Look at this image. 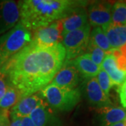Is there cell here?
I'll use <instances>...</instances> for the list:
<instances>
[{"label":"cell","instance_id":"obj_1","mask_svg":"<svg viewBox=\"0 0 126 126\" xmlns=\"http://www.w3.org/2000/svg\"><path fill=\"white\" fill-rule=\"evenodd\" d=\"M65 56L62 43L44 46L31 41L0 67V73L22 99L49 84L63 67Z\"/></svg>","mask_w":126,"mask_h":126},{"label":"cell","instance_id":"obj_2","mask_svg":"<svg viewBox=\"0 0 126 126\" xmlns=\"http://www.w3.org/2000/svg\"><path fill=\"white\" fill-rule=\"evenodd\" d=\"M74 0H25L18 2L20 23L30 31L65 18L72 9L85 4Z\"/></svg>","mask_w":126,"mask_h":126},{"label":"cell","instance_id":"obj_3","mask_svg":"<svg viewBox=\"0 0 126 126\" xmlns=\"http://www.w3.org/2000/svg\"><path fill=\"white\" fill-rule=\"evenodd\" d=\"M32 40V34L20 21L0 37V67Z\"/></svg>","mask_w":126,"mask_h":126},{"label":"cell","instance_id":"obj_4","mask_svg":"<svg viewBox=\"0 0 126 126\" xmlns=\"http://www.w3.org/2000/svg\"><path fill=\"white\" fill-rule=\"evenodd\" d=\"M50 108L58 111H69L74 108L81 99L79 88L68 89L50 83L39 91Z\"/></svg>","mask_w":126,"mask_h":126},{"label":"cell","instance_id":"obj_5","mask_svg":"<svg viewBox=\"0 0 126 126\" xmlns=\"http://www.w3.org/2000/svg\"><path fill=\"white\" fill-rule=\"evenodd\" d=\"M90 31L91 26L88 23L80 29L63 34L62 44L66 53L64 63L71 62L86 53L90 40Z\"/></svg>","mask_w":126,"mask_h":126},{"label":"cell","instance_id":"obj_6","mask_svg":"<svg viewBox=\"0 0 126 126\" xmlns=\"http://www.w3.org/2000/svg\"><path fill=\"white\" fill-rule=\"evenodd\" d=\"M33 32L32 41L39 45L50 46L60 43L63 40V27L60 20Z\"/></svg>","mask_w":126,"mask_h":126},{"label":"cell","instance_id":"obj_7","mask_svg":"<svg viewBox=\"0 0 126 126\" xmlns=\"http://www.w3.org/2000/svg\"><path fill=\"white\" fill-rule=\"evenodd\" d=\"M112 4L107 1H94L87 10L88 23L90 26L103 27L111 23Z\"/></svg>","mask_w":126,"mask_h":126},{"label":"cell","instance_id":"obj_8","mask_svg":"<svg viewBox=\"0 0 126 126\" xmlns=\"http://www.w3.org/2000/svg\"><path fill=\"white\" fill-rule=\"evenodd\" d=\"M19 20L18 3L11 0H0V34L12 29Z\"/></svg>","mask_w":126,"mask_h":126},{"label":"cell","instance_id":"obj_9","mask_svg":"<svg viewBox=\"0 0 126 126\" xmlns=\"http://www.w3.org/2000/svg\"><path fill=\"white\" fill-rule=\"evenodd\" d=\"M84 93L88 103L93 107L100 109L113 106L110 98L101 89L96 77L87 79L84 86Z\"/></svg>","mask_w":126,"mask_h":126},{"label":"cell","instance_id":"obj_10","mask_svg":"<svg viewBox=\"0 0 126 126\" xmlns=\"http://www.w3.org/2000/svg\"><path fill=\"white\" fill-rule=\"evenodd\" d=\"M80 81V74L71 62L64 63L63 67L55 74L50 83L60 88L74 89Z\"/></svg>","mask_w":126,"mask_h":126},{"label":"cell","instance_id":"obj_11","mask_svg":"<svg viewBox=\"0 0 126 126\" xmlns=\"http://www.w3.org/2000/svg\"><path fill=\"white\" fill-rule=\"evenodd\" d=\"M45 102L41 94L35 93L20 99L16 104L11 108L10 111L11 118H23L30 116L35 109Z\"/></svg>","mask_w":126,"mask_h":126},{"label":"cell","instance_id":"obj_12","mask_svg":"<svg viewBox=\"0 0 126 126\" xmlns=\"http://www.w3.org/2000/svg\"><path fill=\"white\" fill-rule=\"evenodd\" d=\"M86 4L87 2L78 6L72 9L65 18L60 20L63 27V34L80 29L89 23L86 9Z\"/></svg>","mask_w":126,"mask_h":126},{"label":"cell","instance_id":"obj_13","mask_svg":"<svg viewBox=\"0 0 126 126\" xmlns=\"http://www.w3.org/2000/svg\"><path fill=\"white\" fill-rule=\"evenodd\" d=\"M29 117L35 126H63V122L55 114L54 110L46 102L35 109Z\"/></svg>","mask_w":126,"mask_h":126},{"label":"cell","instance_id":"obj_14","mask_svg":"<svg viewBox=\"0 0 126 126\" xmlns=\"http://www.w3.org/2000/svg\"><path fill=\"white\" fill-rule=\"evenodd\" d=\"M126 120V110L120 107L97 109L96 121L98 126H112Z\"/></svg>","mask_w":126,"mask_h":126},{"label":"cell","instance_id":"obj_15","mask_svg":"<svg viewBox=\"0 0 126 126\" xmlns=\"http://www.w3.org/2000/svg\"><path fill=\"white\" fill-rule=\"evenodd\" d=\"M108 39L113 49H119L126 44V25H115L112 23L101 27Z\"/></svg>","mask_w":126,"mask_h":126},{"label":"cell","instance_id":"obj_16","mask_svg":"<svg viewBox=\"0 0 126 126\" xmlns=\"http://www.w3.org/2000/svg\"><path fill=\"white\" fill-rule=\"evenodd\" d=\"M71 63L78 70L80 76L86 79L96 77L101 69V67L97 65L86 53L77 57Z\"/></svg>","mask_w":126,"mask_h":126},{"label":"cell","instance_id":"obj_17","mask_svg":"<svg viewBox=\"0 0 126 126\" xmlns=\"http://www.w3.org/2000/svg\"><path fill=\"white\" fill-rule=\"evenodd\" d=\"M101 68L104 69L110 77L113 85L121 86L126 79V72L118 69L116 59L111 54V50L106 53Z\"/></svg>","mask_w":126,"mask_h":126},{"label":"cell","instance_id":"obj_18","mask_svg":"<svg viewBox=\"0 0 126 126\" xmlns=\"http://www.w3.org/2000/svg\"><path fill=\"white\" fill-rule=\"evenodd\" d=\"M90 41L106 53L111 50L108 39L100 27H94L93 30L90 31Z\"/></svg>","mask_w":126,"mask_h":126},{"label":"cell","instance_id":"obj_19","mask_svg":"<svg viewBox=\"0 0 126 126\" xmlns=\"http://www.w3.org/2000/svg\"><path fill=\"white\" fill-rule=\"evenodd\" d=\"M20 99L21 96L19 91L9 83L6 93L0 101V109L9 110L16 104Z\"/></svg>","mask_w":126,"mask_h":126},{"label":"cell","instance_id":"obj_20","mask_svg":"<svg viewBox=\"0 0 126 126\" xmlns=\"http://www.w3.org/2000/svg\"><path fill=\"white\" fill-rule=\"evenodd\" d=\"M111 22L115 25H126V1H116L112 5Z\"/></svg>","mask_w":126,"mask_h":126},{"label":"cell","instance_id":"obj_21","mask_svg":"<svg viewBox=\"0 0 126 126\" xmlns=\"http://www.w3.org/2000/svg\"><path fill=\"white\" fill-rule=\"evenodd\" d=\"M86 54L90 56V59L94 62L97 65L101 67L103 60L106 56V52L100 49L97 46L93 44L90 40L86 51Z\"/></svg>","mask_w":126,"mask_h":126},{"label":"cell","instance_id":"obj_22","mask_svg":"<svg viewBox=\"0 0 126 126\" xmlns=\"http://www.w3.org/2000/svg\"><path fill=\"white\" fill-rule=\"evenodd\" d=\"M97 77H96V78H97V82L99 83L101 89L103 90L104 94L109 97L110 90L113 87V86H114L113 84L110 77H109L107 72H105L104 69H102V68H101V69H100V71L98 73Z\"/></svg>","mask_w":126,"mask_h":126},{"label":"cell","instance_id":"obj_23","mask_svg":"<svg viewBox=\"0 0 126 126\" xmlns=\"http://www.w3.org/2000/svg\"><path fill=\"white\" fill-rule=\"evenodd\" d=\"M9 110L0 109V126H10L11 121L9 120Z\"/></svg>","mask_w":126,"mask_h":126},{"label":"cell","instance_id":"obj_24","mask_svg":"<svg viewBox=\"0 0 126 126\" xmlns=\"http://www.w3.org/2000/svg\"><path fill=\"white\" fill-rule=\"evenodd\" d=\"M9 86V82L6 77L4 74L0 73V101L4 97Z\"/></svg>","mask_w":126,"mask_h":126},{"label":"cell","instance_id":"obj_25","mask_svg":"<svg viewBox=\"0 0 126 126\" xmlns=\"http://www.w3.org/2000/svg\"><path fill=\"white\" fill-rule=\"evenodd\" d=\"M120 101L123 108H126V79L118 89Z\"/></svg>","mask_w":126,"mask_h":126},{"label":"cell","instance_id":"obj_26","mask_svg":"<svg viewBox=\"0 0 126 126\" xmlns=\"http://www.w3.org/2000/svg\"><path fill=\"white\" fill-rule=\"evenodd\" d=\"M21 121H22V126H35L33 122L32 121L31 118L29 116L23 118Z\"/></svg>","mask_w":126,"mask_h":126},{"label":"cell","instance_id":"obj_27","mask_svg":"<svg viewBox=\"0 0 126 126\" xmlns=\"http://www.w3.org/2000/svg\"><path fill=\"white\" fill-rule=\"evenodd\" d=\"M11 122L10 126H22V118H11Z\"/></svg>","mask_w":126,"mask_h":126},{"label":"cell","instance_id":"obj_28","mask_svg":"<svg viewBox=\"0 0 126 126\" xmlns=\"http://www.w3.org/2000/svg\"><path fill=\"white\" fill-rule=\"evenodd\" d=\"M112 126H126V121H123L119 122V123H118Z\"/></svg>","mask_w":126,"mask_h":126},{"label":"cell","instance_id":"obj_29","mask_svg":"<svg viewBox=\"0 0 126 126\" xmlns=\"http://www.w3.org/2000/svg\"></svg>","mask_w":126,"mask_h":126}]
</instances>
